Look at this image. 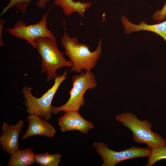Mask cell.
Segmentation results:
<instances>
[{"label": "cell", "mask_w": 166, "mask_h": 166, "mask_svg": "<svg viewBox=\"0 0 166 166\" xmlns=\"http://www.w3.org/2000/svg\"><path fill=\"white\" fill-rule=\"evenodd\" d=\"M57 121L60 130L63 132L77 130L87 134L89 130L94 127L92 122L84 119L77 111L65 112Z\"/></svg>", "instance_id": "ba28073f"}, {"label": "cell", "mask_w": 166, "mask_h": 166, "mask_svg": "<svg viewBox=\"0 0 166 166\" xmlns=\"http://www.w3.org/2000/svg\"><path fill=\"white\" fill-rule=\"evenodd\" d=\"M92 146L96 149L103 160L102 166H114L125 160L137 157H148L151 154V148L135 147L122 151H116L110 149L103 142H93Z\"/></svg>", "instance_id": "8992f818"}, {"label": "cell", "mask_w": 166, "mask_h": 166, "mask_svg": "<svg viewBox=\"0 0 166 166\" xmlns=\"http://www.w3.org/2000/svg\"><path fill=\"white\" fill-rule=\"evenodd\" d=\"M73 87L69 92L70 97L63 105L52 106L51 111L54 114L61 111L65 113L77 111L85 105L84 95L88 89L96 87L97 84L94 74L90 71H81L72 77Z\"/></svg>", "instance_id": "5b68a950"}, {"label": "cell", "mask_w": 166, "mask_h": 166, "mask_svg": "<svg viewBox=\"0 0 166 166\" xmlns=\"http://www.w3.org/2000/svg\"><path fill=\"white\" fill-rule=\"evenodd\" d=\"M166 2L160 10L156 11L152 16V18L154 22L160 23L166 18Z\"/></svg>", "instance_id": "e0dca14e"}, {"label": "cell", "mask_w": 166, "mask_h": 166, "mask_svg": "<svg viewBox=\"0 0 166 166\" xmlns=\"http://www.w3.org/2000/svg\"><path fill=\"white\" fill-rule=\"evenodd\" d=\"M115 119L132 131L135 142L145 144L151 148L166 146V140L152 130V124L147 120H139L135 114L130 113L119 114Z\"/></svg>", "instance_id": "3957f363"}, {"label": "cell", "mask_w": 166, "mask_h": 166, "mask_svg": "<svg viewBox=\"0 0 166 166\" xmlns=\"http://www.w3.org/2000/svg\"><path fill=\"white\" fill-rule=\"evenodd\" d=\"M6 20L4 19H0V45L1 47L4 46V43L2 40V29L5 23Z\"/></svg>", "instance_id": "ac0fdd59"}, {"label": "cell", "mask_w": 166, "mask_h": 166, "mask_svg": "<svg viewBox=\"0 0 166 166\" xmlns=\"http://www.w3.org/2000/svg\"><path fill=\"white\" fill-rule=\"evenodd\" d=\"M68 73L65 70L61 75V74L55 79L53 86L39 98H37L32 94L31 89L28 86H24L22 92L24 105L27 108L26 112L29 114L38 115L46 121H49L52 116L51 103L53 97L61 83L68 77Z\"/></svg>", "instance_id": "277c9868"}, {"label": "cell", "mask_w": 166, "mask_h": 166, "mask_svg": "<svg viewBox=\"0 0 166 166\" xmlns=\"http://www.w3.org/2000/svg\"><path fill=\"white\" fill-rule=\"evenodd\" d=\"M27 118L29 126L26 132L22 136L23 139L35 135L52 137L55 134L56 130L53 126L38 115L30 114Z\"/></svg>", "instance_id": "30bf717a"}, {"label": "cell", "mask_w": 166, "mask_h": 166, "mask_svg": "<svg viewBox=\"0 0 166 166\" xmlns=\"http://www.w3.org/2000/svg\"><path fill=\"white\" fill-rule=\"evenodd\" d=\"M10 155L7 166H29L35 163V154L30 147L18 149Z\"/></svg>", "instance_id": "7c38bea8"}, {"label": "cell", "mask_w": 166, "mask_h": 166, "mask_svg": "<svg viewBox=\"0 0 166 166\" xmlns=\"http://www.w3.org/2000/svg\"><path fill=\"white\" fill-rule=\"evenodd\" d=\"M61 154L47 152L35 154V163L40 166H57L61 161Z\"/></svg>", "instance_id": "9a60e30c"}, {"label": "cell", "mask_w": 166, "mask_h": 166, "mask_svg": "<svg viewBox=\"0 0 166 166\" xmlns=\"http://www.w3.org/2000/svg\"><path fill=\"white\" fill-rule=\"evenodd\" d=\"M48 14L47 11L37 23L26 25L22 20H18L12 28L6 29L5 30L18 38L25 39L34 48L37 49V45L34 41L36 39L46 37L56 39L54 34L47 27Z\"/></svg>", "instance_id": "52a82bcc"}, {"label": "cell", "mask_w": 166, "mask_h": 166, "mask_svg": "<svg viewBox=\"0 0 166 166\" xmlns=\"http://www.w3.org/2000/svg\"><path fill=\"white\" fill-rule=\"evenodd\" d=\"M61 43L65 50V54L72 63L70 72L79 73L83 69L85 71H90L96 66L102 52L101 39L96 49L91 52L89 45L80 44L76 38L69 36L65 30Z\"/></svg>", "instance_id": "6da1fadb"}, {"label": "cell", "mask_w": 166, "mask_h": 166, "mask_svg": "<svg viewBox=\"0 0 166 166\" xmlns=\"http://www.w3.org/2000/svg\"><path fill=\"white\" fill-rule=\"evenodd\" d=\"M55 4L61 7L65 14L68 16L76 12L81 16H83L85 10L91 6L89 2H75L73 0H53Z\"/></svg>", "instance_id": "4fadbf2b"}, {"label": "cell", "mask_w": 166, "mask_h": 166, "mask_svg": "<svg viewBox=\"0 0 166 166\" xmlns=\"http://www.w3.org/2000/svg\"><path fill=\"white\" fill-rule=\"evenodd\" d=\"M152 152L148 157L146 166H152L157 161L166 159V146L151 148Z\"/></svg>", "instance_id": "2e32d148"}, {"label": "cell", "mask_w": 166, "mask_h": 166, "mask_svg": "<svg viewBox=\"0 0 166 166\" xmlns=\"http://www.w3.org/2000/svg\"><path fill=\"white\" fill-rule=\"evenodd\" d=\"M24 124L23 120H20L15 125L2 123L0 144L3 150L10 154L19 149V136Z\"/></svg>", "instance_id": "9c48e42d"}, {"label": "cell", "mask_w": 166, "mask_h": 166, "mask_svg": "<svg viewBox=\"0 0 166 166\" xmlns=\"http://www.w3.org/2000/svg\"><path fill=\"white\" fill-rule=\"evenodd\" d=\"M34 41L41 58V73H46L47 81L49 82L58 77V69L72 66V62L66 60L64 56L65 53L58 49L56 39L40 38Z\"/></svg>", "instance_id": "7a4b0ae2"}, {"label": "cell", "mask_w": 166, "mask_h": 166, "mask_svg": "<svg viewBox=\"0 0 166 166\" xmlns=\"http://www.w3.org/2000/svg\"><path fill=\"white\" fill-rule=\"evenodd\" d=\"M121 22L126 34L142 30L150 31L159 35L166 43V21L154 25H148L144 21H141L139 25H136L132 23L125 16H122Z\"/></svg>", "instance_id": "8fae6325"}, {"label": "cell", "mask_w": 166, "mask_h": 166, "mask_svg": "<svg viewBox=\"0 0 166 166\" xmlns=\"http://www.w3.org/2000/svg\"><path fill=\"white\" fill-rule=\"evenodd\" d=\"M53 0H38L36 3V6L39 8H46V4ZM32 0H10L7 5L4 8L0 14V16L4 14L7 11L14 7L22 11L23 14L26 12L28 6Z\"/></svg>", "instance_id": "5bb4252c"}]
</instances>
